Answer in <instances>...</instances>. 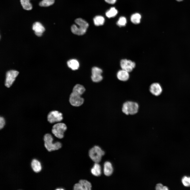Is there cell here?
Instances as JSON below:
<instances>
[{"label": "cell", "mask_w": 190, "mask_h": 190, "mask_svg": "<svg viewBox=\"0 0 190 190\" xmlns=\"http://www.w3.org/2000/svg\"><path fill=\"white\" fill-rule=\"evenodd\" d=\"M141 17V16L139 14L137 13H134L131 16V21L135 24H138L140 23Z\"/></svg>", "instance_id": "603a6c76"}, {"label": "cell", "mask_w": 190, "mask_h": 190, "mask_svg": "<svg viewBox=\"0 0 190 190\" xmlns=\"http://www.w3.org/2000/svg\"><path fill=\"white\" fill-rule=\"evenodd\" d=\"M19 74L16 70H12L7 72L6 74L5 85L8 87H10L12 85L15 79Z\"/></svg>", "instance_id": "ba28073f"}, {"label": "cell", "mask_w": 190, "mask_h": 190, "mask_svg": "<svg viewBox=\"0 0 190 190\" xmlns=\"http://www.w3.org/2000/svg\"><path fill=\"white\" fill-rule=\"evenodd\" d=\"M99 163H95L93 167L91 169V173L96 176H99L101 174V168Z\"/></svg>", "instance_id": "2e32d148"}, {"label": "cell", "mask_w": 190, "mask_h": 190, "mask_svg": "<svg viewBox=\"0 0 190 190\" xmlns=\"http://www.w3.org/2000/svg\"><path fill=\"white\" fill-rule=\"evenodd\" d=\"M104 154V151L98 146H94L89 151V155L90 158L96 163H99L101 161L102 157Z\"/></svg>", "instance_id": "277c9868"}, {"label": "cell", "mask_w": 190, "mask_h": 190, "mask_svg": "<svg viewBox=\"0 0 190 190\" xmlns=\"http://www.w3.org/2000/svg\"><path fill=\"white\" fill-rule=\"evenodd\" d=\"M183 185L186 187L190 186V177L186 176L184 177L182 180Z\"/></svg>", "instance_id": "484cf974"}, {"label": "cell", "mask_w": 190, "mask_h": 190, "mask_svg": "<svg viewBox=\"0 0 190 190\" xmlns=\"http://www.w3.org/2000/svg\"><path fill=\"white\" fill-rule=\"evenodd\" d=\"M86 89L82 85L79 84L75 85L73 88L72 92L82 96L85 92Z\"/></svg>", "instance_id": "ac0fdd59"}, {"label": "cell", "mask_w": 190, "mask_h": 190, "mask_svg": "<svg viewBox=\"0 0 190 190\" xmlns=\"http://www.w3.org/2000/svg\"><path fill=\"white\" fill-rule=\"evenodd\" d=\"M75 24L73 25L71 28L72 32L74 34L82 35L84 34L89 26L88 23L81 18H78L75 20Z\"/></svg>", "instance_id": "6da1fadb"}, {"label": "cell", "mask_w": 190, "mask_h": 190, "mask_svg": "<svg viewBox=\"0 0 190 190\" xmlns=\"http://www.w3.org/2000/svg\"><path fill=\"white\" fill-rule=\"evenodd\" d=\"M149 91L153 95L157 96L160 95L162 93L163 89L159 83L155 82L150 85L149 88Z\"/></svg>", "instance_id": "7c38bea8"}, {"label": "cell", "mask_w": 190, "mask_h": 190, "mask_svg": "<svg viewBox=\"0 0 190 190\" xmlns=\"http://www.w3.org/2000/svg\"><path fill=\"white\" fill-rule=\"evenodd\" d=\"M64 189L61 188H59L58 189H57L56 190H64Z\"/></svg>", "instance_id": "f546056e"}, {"label": "cell", "mask_w": 190, "mask_h": 190, "mask_svg": "<svg viewBox=\"0 0 190 190\" xmlns=\"http://www.w3.org/2000/svg\"><path fill=\"white\" fill-rule=\"evenodd\" d=\"M155 189H156L157 190H168V189L167 187L163 186L161 183L157 184L156 186Z\"/></svg>", "instance_id": "4316f807"}, {"label": "cell", "mask_w": 190, "mask_h": 190, "mask_svg": "<svg viewBox=\"0 0 190 190\" xmlns=\"http://www.w3.org/2000/svg\"><path fill=\"white\" fill-rule=\"evenodd\" d=\"M102 72V70L101 69L97 67H93L92 69V75L91 77L92 81L96 83L101 81L103 78L101 75Z\"/></svg>", "instance_id": "8fae6325"}, {"label": "cell", "mask_w": 190, "mask_h": 190, "mask_svg": "<svg viewBox=\"0 0 190 190\" xmlns=\"http://www.w3.org/2000/svg\"><path fill=\"white\" fill-rule=\"evenodd\" d=\"M67 64L68 66L73 70L77 69L79 66L78 61L75 59L70 60L68 61Z\"/></svg>", "instance_id": "d6986e66"}, {"label": "cell", "mask_w": 190, "mask_h": 190, "mask_svg": "<svg viewBox=\"0 0 190 190\" xmlns=\"http://www.w3.org/2000/svg\"><path fill=\"white\" fill-rule=\"evenodd\" d=\"M67 129V126L65 123L59 122L53 126L52 132L56 137L61 139L63 137L64 133Z\"/></svg>", "instance_id": "5b68a950"}, {"label": "cell", "mask_w": 190, "mask_h": 190, "mask_svg": "<svg viewBox=\"0 0 190 190\" xmlns=\"http://www.w3.org/2000/svg\"><path fill=\"white\" fill-rule=\"evenodd\" d=\"M116 76L117 78L119 80L123 82L128 80L130 76L129 72L122 69L118 71Z\"/></svg>", "instance_id": "5bb4252c"}, {"label": "cell", "mask_w": 190, "mask_h": 190, "mask_svg": "<svg viewBox=\"0 0 190 190\" xmlns=\"http://www.w3.org/2000/svg\"><path fill=\"white\" fill-rule=\"evenodd\" d=\"M30 0H20L21 4L23 9L30 10L32 9V5L30 3Z\"/></svg>", "instance_id": "44dd1931"}, {"label": "cell", "mask_w": 190, "mask_h": 190, "mask_svg": "<svg viewBox=\"0 0 190 190\" xmlns=\"http://www.w3.org/2000/svg\"><path fill=\"white\" fill-rule=\"evenodd\" d=\"M55 0H42L39 2V5L41 7H47L53 4Z\"/></svg>", "instance_id": "cb8c5ba5"}, {"label": "cell", "mask_w": 190, "mask_h": 190, "mask_svg": "<svg viewBox=\"0 0 190 190\" xmlns=\"http://www.w3.org/2000/svg\"><path fill=\"white\" fill-rule=\"evenodd\" d=\"M104 1L108 4H113L116 2V0H104Z\"/></svg>", "instance_id": "f1b7e54d"}, {"label": "cell", "mask_w": 190, "mask_h": 190, "mask_svg": "<svg viewBox=\"0 0 190 190\" xmlns=\"http://www.w3.org/2000/svg\"><path fill=\"white\" fill-rule=\"evenodd\" d=\"M139 108V105L137 102L129 101L123 103L121 110L122 112L126 115H133L137 113Z\"/></svg>", "instance_id": "7a4b0ae2"}, {"label": "cell", "mask_w": 190, "mask_h": 190, "mask_svg": "<svg viewBox=\"0 0 190 190\" xmlns=\"http://www.w3.org/2000/svg\"><path fill=\"white\" fill-rule=\"evenodd\" d=\"M91 188L90 182L87 180L82 179L74 185L73 189L74 190H90Z\"/></svg>", "instance_id": "9c48e42d"}, {"label": "cell", "mask_w": 190, "mask_h": 190, "mask_svg": "<svg viewBox=\"0 0 190 190\" xmlns=\"http://www.w3.org/2000/svg\"><path fill=\"white\" fill-rule=\"evenodd\" d=\"M178 2H180L182 1L183 0H176Z\"/></svg>", "instance_id": "4dcf8cb0"}, {"label": "cell", "mask_w": 190, "mask_h": 190, "mask_svg": "<svg viewBox=\"0 0 190 190\" xmlns=\"http://www.w3.org/2000/svg\"><path fill=\"white\" fill-rule=\"evenodd\" d=\"M5 120L4 118L2 117H0V129H1L4 127L5 124Z\"/></svg>", "instance_id": "83f0119b"}, {"label": "cell", "mask_w": 190, "mask_h": 190, "mask_svg": "<svg viewBox=\"0 0 190 190\" xmlns=\"http://www.w3.org/2000/svg\"><path fill=\"white\" fill-rule=\"evenodd\" d=\"M118 13L117 10L114 7H111L106 13V16L108 18L114 17Z\"/></svg>", "instance_id": "7402d4cb"}, {"label": "cell", "mask_w": 190, "mask_h": 190, "mask_svg": "<svg viewBox=\"0 0 190 190\" xmlns=\"http://www.w3.org/2000/svg\"><path fill=\"white\" fill-rule=\"evenodd\" d=\"M44 140L45 146L49 151L58 150L61 147L62 144L60 142L57 141L54 143L53 142V137L49 134H47L44 135Z\"/></svg>", "instance_id": "3957f363"}, {"label": "cell", "mask_w": 190, "mask_h": 190, "mask_svg": "<svg viewBox=\"0 0 190 190\" xmlns=\"http://www.w3.org/2000/svg\"><path fill=\"white\" fill-rule=\"evenodd\" d=\"M31 165L32 170L35 172H39L41 169L42 167L40 163L36 159H34L32 160Z\"/></svg>", "instance_id": "e0dca14e"}, {"label": "cell", "mask_w": 190, "mask_h": 190, "mask_svg": "<svg viewBox=\"0 0 190 190\" xmlns=\"http://www.w3.org/2000/svg\"><path fill=\"white\" fill-rule=\"evenodd\" d=\"M126 18L124 17H120L117 23V24L120 27L124 26L126 23Z\"/></svg>", "instance_id": "d4e9b609"}, {"label": "cell", "mask_w": 190, "mask_h": 190, "mask_svg": "<svg viewBox=\"0 0 190 190\" xmlns=\"http://www.w3.org/2000/svg\"><path fill=\"white\" fill-rule=\"evenodd\" d=\"M113 168L112 164L108 161L105 162L104 164L103 172L104 175L107 176L111 175L113 173Z\"/></svg>", "instance_id": "9a60e30c"}, {"label": "cell", "mask_w": 190, "mask_h": 190, "mask_svg": "<svg viewBox=\"0 0 190 190\" xmlns=\"http://www.w3.org/2000/svg\"><path fill=\"white\" fill-rule=\"evenodd\" d=\"M80 94L72 92L70 95L69 101L72 106L78 107L82 105L84 102V99Z\"/></svg>", "instance_id": "8992f818"}, {"label": "cell", "mask_w": 190, "mask_h": 190, "mask_svg": "<svg viewBox=\"0 0 190 190\" xmlns=\"http://www.w3.org/2000/svg\"><path fill=\"white\" fill-rule=\"evenodd\" d=\"M121 69L129 72L132 71L135 66V64L133 61L126 59L121 60L120 62Z\"/></svg>", "instance_id": "30bf717a"}, {"label": "cell", "mask_w": 190, "mask_h": 190, "mask_svg": "<svg viewBox=\"0 0 190 190\" xmlns=\"http://www.w3.org/2000/svg\"><path fill=\"white\" fill-rule=\"evenodd\" d=\"M32 29L34 31L35 35L39 37L41 36L45 30L44 26L41 23L39 22H36L33 23Z\"/></svg>", "instance_id": "4fadbf2b"}, {"label": "cell", "mask_w": 190, "mask_h": 190, "mask_svg": "<svg viewBox=\"0 0 190 190\" xmlns=\"http://www.w3.org/2000/svg\"><path fill=\"white\" fill-rule=\"evenodd\" d=\"M94 24L97 26L102 25L105 22V19L102 16L97 15L95 16L93 18Z\"/></svg>", "instance_id": "ffe728a7"}, {"label": "cell", "mask_w": 190, "mask_h": 190, "mask_svg": "<svg viewBox=\"0 0 190 190\" xmlns=\"http://www.w3.org/2000/svg\"><path fill=\"white\" fill-rule=\"evenodd\" d=\"M63 119L62 113L57 110L50 112L47 116L48 121L51 123L59 122Z\"/></svg>", "instance_id": "52a82bcc"}]
</instances>
